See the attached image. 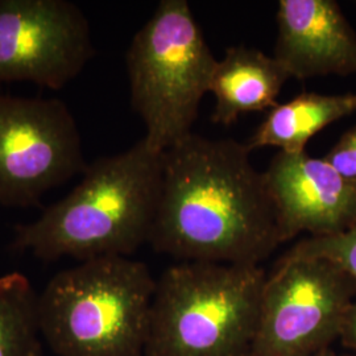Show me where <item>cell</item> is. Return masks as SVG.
I'll use <instances>...</instances> for the list:
<instances>
[{"instance_id":"cell-15","label":"cell","mask_w":356,"mask_h":356,"mask_svg":"<svg viewBox=\"0 0 356 356\" xmlns=\"http://www.w3.org/2000/svg\"><path fill=\"white\" fill-rule=\"evenodd\" d=\"M323 159L342 176L356 181V126L348 129Z\"/></svg>"},{"instance_id":"cell-2","label":"cell","mask_w":356,"mask_h":356,"mask_svg":"<svg viewBox=\"0 0 356 356\" xmlns=\"http://www.w3.org/2000/svg\"><path fill=\"white\" fill-rule=\"evenodd\" d=\"M163 177V153L144 139L88 164L64 200L16 225L11 248L41 261L127 256L148 242Z\"/></svg>"},{"instance_id":"cell-11","label":"cell","mask_w":356,"mask_h":356,"mask_svg":"<svg viewBox=\"0 0 356 356\" xmlns=\"http://www.w3.org/2000/svg\"><path fill=\"white\" fill-rule=\"evenodd\" d=\"M288 79L291 76L275 57L254 48L229 47L210 82L209 92L216 97L213 120L229 126L241 115L273 108Z\"/></svg>"},{"instance_id":"cell-17","label":"cell","mask_w":356,"mask_h":356,"mask_svg":"<svg viewBox=\"0 0 356 356\" xmlns=\"http://www.w3.org/2000/svg\"><path fill=\"white\" fill-rule=\"evenodd\" d=\"M312 356H338L334 351H331L330 348H327V350H323V351H321L318 354H314V355Z\"/></svg>"},{"instance_id":"cell-3","label":"cell","mask_w":356,"mask_h":356,"mask_svg":"<svg viewBox=\"0 0 356 356\" xmlns=\"http://www.w3.org/2000/svg\"><path fill=\"white\" fill-rule=\"evenodd\" d=\"M156 280L127 256L81 261L38 294L42 341L57 356H144Z\"/></svg>"},{"instance_id":"cell-8","label":"cell","mask_w":356,"mask_h":356,"mask_svg":"<svg viewBox=\"0 0 356 356\" xmlns=\"http://www.w3.org/2000/svg\"><path fill=\"white\" fill-rule=\"evenodd\" d=\"M95 56L88 17L67 0H0V83L60 90Z\"/></svg>"},{"instance_id":"cell-9","label":"cell","mask_w":356,"mask_h":356,"mask_svg":"<svg viewBox=\"0 0 356 356\" xmlns=\"http://www.w3.org/2000/svg\"><path fill=\"white\" fill-rule=\"evenodd\" d=\"M264 173L281 242L302 232L330 236L355 223L356 181L342 176L325 159L279 152Z\"/></svg>"},{"instance_id":"cell-5","label":"cell","mask_w":356,"mask_h":356,"mask_svg":"<svg viewBox=\"0 0 356 356\" xmlns=\"http://www.w3.org/2000/svg\"><path fill=\"white\" fill-rule=\"evenodd\" d=\"M216 63L189 3L160 1L126 56L131 104L153 151L164 153L193 134Z\"/></svg>"},{"instance_id":"cell-13","label":"cell","mask_w":356,"mask_h":356,"mask_svg":"<svg viewBox=\"0 0 356 356\" xmlns=\"http://www.w3.org/2000/svg\"><path fill=\"white\" fill-rule=\"evenodd\" d=\"M38 301L26 275L0 276V356H42Z\"/></svg>"},{"instance_id":"cell-7","label":"cell","mask_w":356,"mask_h":356,"mask_svg":"<svg viewBox=\"0 0 356 356\" xmlns=\"http://www.w3.org/2000/svg\"><path fill=\"white\" fill-rule=\"evenodd\" d=\"M82 139L66 103L0 94V204L33 207L86 169Z\"/></svg>"},{"instance_id":"cell-1","label":"cell","mask_w":356,"mask_h":356,"mask_svg":"<svg viewBox=\"0 0 356 356\" xmlns=\"http://www.w3.org/2000/svg\"><path fill=\"white\" fill-rule=\"evenodd\" d=\"M247 144L191 134L163 153L148 243L181 261L259 266L281 243L266 173Z\"/></svg>"},{"instance_id":"cell-12","label":"cell","mask_w":356,"mask_h":356,"mask_svg":"<svg viewBox=\"0 0 356 356\" xmlns=\"http://www.w3.org/2000/svg\"><path fill=\"white\" fill-rule=\"evenodd\" d=\"M355 111V94L322 95L304 92L289 102L277 103L270 108L247 147L251 151L275 147L280 152L304 153L306 144L313 136Z\"/></svg>"},{"instance_id":"cell-6","label":"cell","mask_w":356,"mask_h":356,"mask_svg":"<svg viewBox=\"0 0 356 356\" xmlns=\"http://www.w3.org/2000/svg\"><path fill=\"white\" fill-rule=\"evenodd\" d=\"M355 285L327 259L293 254L267 276L251 356H312L339 338Z\"/></svg>"},{"instance_id":"cell-16","label":"cell","mask_w":356,"mask_h":356,"mask_svg":"<svg viewBox=\"0 0 356 356\" xmlns=\"http://www.w3.org/2000/svg\"><path fill=\"white\" fill-rule=\"evenodd\" d=\"M339 338L346 347L356 351V300L346 313Z\"/></svg>"},{"instance_id":"cell-4","label":"cell","mask_w":356,"mask_h":356,"mask_svg":"<svg viewBox=\"0 0 356 356\" xmlns=\"http://www.w3.org/2000/svg\"><path fill=\"white\" fill-rule=\"evenodd\" d=\"M266 280L260 266L166 268L156 280L144 356H251Z\"/></svg>"},{"instance_id":"cell-14","label":"cell","mask_w":356,"mask_h":356,"mask_svg":"<svg viewBox=\"0 0 356 356\" xmlns=\"http://www.w3.org/2000/svg\"><path fill=\"white\" fill-rule=\"evenodd\" d=\"M289 252L330 260L350 277L356 289V222L335 235L309 236L297 243Z\"/></svg>"},{"instance_id":"cell-10","label":"cell","mask_w":356,"mask_h":356,"mask_svg":"<svg viewBox=\"0 0 356 356\" xmlns=\"http://www.w3.org/2000/svg\"><path fill=\"white\" fill-rule=\"evenodd\" d=\"M275 58L291 78L356 73V33L334 0H280Z\"/></svg>"}]
</instances>
